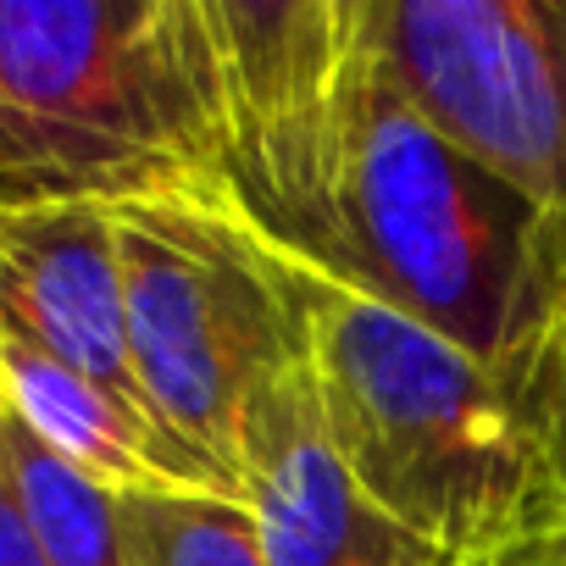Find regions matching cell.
Masks as SVG:
<instances>
[{
    "instance_id": "cell-1",
    "label": "cell",
    "mask_w": 566,
    "mask_h": 566,
    "mask_svg": "<svg viewBox=\"0 0 566 566\" xmlns=\"http://www.w3.org/2000/svg\"><path fill=\"white\" fill-rule=\"evenodd\" d=\"M228 200L472 356L566 317V244L389 78L373 0H200Z\"/></svg>"
},
{
    "instance_id": "cell-2",
    "label": "cell",
    "mask_w": 566,
    "mask_h": 566,
    "mask_svg": "<svg viewBox=\"0 0 566 566\" xmlns=\"http://www.w3.org/2000/svg\"><path fill=\"white\" fill-rule=\"evenodd\" d=\"M272 255L328 439L400 533L439 566L566 538V317L511 356H472L361 283L283 244Z\"/></svg>"
},
{
    "instance_id": "cell-3",
    "label": "cell",
    "mask_w": 566,
    "mask_h": 566,
    "mask_svg": "<svg viewBox=\"0 0 566 566\" xmlns=\"http://www.w3.org/2000/svg\"><path fill=\"white\" fill-rule=\"evenodd\" d=\"M228 200L195 0H0V211Z\"/></svg>"
},
{
    "instance_id": "cell-4",
    "label": "cell",
    "mask_w": 566,
    "mask_h": 566,
    "mask_svg": "<svg viewBox=\"0 0 566 566\" xmlns=\"http://www.w3.org/2000/svg\"><path fill=\"white\" fill-rule=\"evenodd\" d=\"M112 228L139 395L184 450L239 483L250 406L306 356L283 266L233 200H134L112 206Z\"/></svg>"
},
{
    "instance_id": "cell-5",
    "label": "cell",
    "mask_w": 566,
    "mask_h": 566,
    "mask_svg": "<svg viewBox=\"0 0 566 566\" xmlns=\"http://www.w3.org/2000/svg\"><path fill=\"white\" fill-rule=\"evenodd\" d=\"M400 95L566 244V7L373 0Z\"/></svg>"
},
{
    "instance_id": "cell-6",
    "label": "cell",
    "mask_w": 566,
    "mask_h": 566,
    "mask_svg": "<svg viewBox=\"0 0 566 566\" xmlns=\"http://www.w3.org/2000/svg\"><path fill=\"white\" fill-rule=\"evenodd\" d=\"M239 489L266 566H439L350 478L306 356L250 406Z\"/></svg>"
},
{
    "instance_id": "cell-7",
    "label": "cell",
    "mask_w": 566,
    "mask_h": 566,
    "mask_svg": "<svg viewBox=\"0 0 566 566\" xmlns=\"http://www.w3.org/2000/svg\"><path fill=\"white\" fill-rule=\"evenodd\" d=\"M0 339L84 373L150 417L128 356L117 228L106 206L0 211Z\"/></svg>"
},
{
    "instance_id": "cell-8",
    "label": "cell",
    "mask_w": 566,
    "mask_h": 566,
    "mask_svg": "<svg viewBox=\"0 0 566 566\" xmlns=\"http://www.w3.org/2000/svg\"><path fill=\"white\" fill-rule=\"evenodd\" d=\"M0 406L12 411L45 450L106 483L112 494H211V500H244L233 478L206 467L195 450H184L156 417L117 400L112 389L90 384L84 373L0 339Z\"/></svg>"
},
{
    "instance_id": "cell-9",
    "label": "cell",
    "mask_w": 566,
    "mask_h": 566,
    "mask_svg": "<svg viewBox=\"0 0 566 566\" xmlns=\"http://www.w3.org/2000/svg\"><path fill=\"white\" fill-rule=\"evenodd\" d=\"M7 467L45 566H134L123 500L73 461H62L56 450H45L23 422H12V411H7Z\"/></svg>"
},
{
    "instance_id": "cell-10",
    "label": "cell",
    "mask_w": 566,
    "mask_h": 566,
    "mask_svg": "<svg viewBox=\"0 0 566 566\" xmlns=\"http://www.w3.org/2000/svg\"><path fill=\"white\" fill-rule=\"evenodd\" d=\"M134 566H266L244 500L117 494Z\"/></svg>"
},
{
    "instance_id": "cell-11",
    "label": "cell",
    "mask_w": 566,
    "mask_h": 566,
    "mask_svg": "<svg viewBox=\"0 0 566 566\" xmlns=\"http://www.w3.org/2000/svg\"><path fill=\"white\" fill-rule=\"evenodd\" d=\"M0 566H45L34 527L23 516V500L12 489V467H7V411H0Z\"/></svg>"
},
{
    "instance_id": "cell-12",
    "label": "cell",
    "mask_w": 566,
    "mask_h": 566,
    "mask_svg": "<svg viewBox=\"0 0 566 566\" xmlns=\"http://www.w3.org/2000/svg\"><path fill=\"white\" fill-rule=\"evenodd\" d=\"M478 566H566V538L527 544V549H511V555H494V560H478Z\"/></svg>"
}]
</instances>
